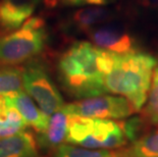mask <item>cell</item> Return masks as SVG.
I'll return each instance as SVG.
<instances>
[{
	"label": "cell",
	"mask_w": 158,
	"mask_h": 157,
	"mask_svg": "<svg viewBox=\"0 0 158 157\" xmlns=\"http://www.w3.org/2000/svg\"><path fill=\"white\" fill-rule=\"evenodd\" d=\"M144 114L150 122L158 126V64L153 72L152 84L148 96L147 105L144 109Z\"/></svg>",
	"instance_id": "e0dca14e"
},
{
	"label": "cell",
	"mask_w": 158,
	"mask_h": 157,
	"mask_svg": "<svg viewBox=\"0 0 158 157\" xmlns=\"http://www.w3.org/2000/svg\"><path fill=\"white\" fill-rule=\"evenodd\" d=\"M111 51L90 42H76L60 56L58 73L62 86L76 98L86 99L106 94L105 75Z\"/></svg>",
	"instance_id": "6da1fadb"
},
{
	"label": "cell",
	"mask_w": 158,
	"mask_h": 157,
	"mask_svg": "<svg viewBox=\"0 0 158 157\" xmlns=\"http://www.w3.org/2000/svg\"><path fill=\"white\" fill-rule=\"evenodd\" d=\"M124 133L129 141L133 142L139 138V134L141 131V126H142V121L140 118H133L130 121L122 122Z\"/></svg>",
	"instance_id": "ac0fdd59"
},
{
	"label": "cell",
	"mask_w": 158,
	"mask_h": 157,
	"mask_svg": "<svg viewBox=\"0 0 158 157\" xmlns=\"http://www.w3.org/2000/svg\"><path fill=\"white\" fill-rule=\"evenodd\" d=\"M51 157H117L115 152L108 150L83 148L73 144H61L55 149Z\"/></svg>",
	"instance_id": "9a60e30c"
},
{
	"label": "cell",
	"mask_w": 158,
	"mask_h": 157,
	"mask_svg": "<svg viewBox=\"0 0 158 157\" xmlns=\"http://www.w3.org/2000/svg\"><path fill=\"white\" fill-rule=\"evenodd\" d=\"M157 64V59L146 52H111L109 68L105 75L107 92L126 97L135 111H140L147 101Z\"/></svg>",
	"instance_id": "7a4b0ae2"
},
{
	"label": "cell",
	"mask_w": 158,
	"mask_h": 157,
	"mask_svg": "<svg viewBox=\"0 0 158 157\" xmlns=\"http://www.w3.org/2000/svg\"><path fill=\"white\" fill-rule=\"evenodd\" d=\"M62 4L69 6H83V5H106L111 0H60Z\"/></svg>",
	"instance_id": "d6986e66"
},
{
	"label": "cell",
	"mask_w": 158,
	"mask_h": 157,
	"mask_svg": "<svg viewBox=\"0 0 158 157\" xmlns=\"http://www.w3.org/2000/svg\"><path fill=\"white\" fill-rule=\"evenodd\" d=\"M23 82L27 94L47 115H52L65 105L57 87L40 63L33 61L23 68Z\"/></svg>",
	"instance_id": "5b68a950"
},
{
	"label": "cell",
	"mask_w": 158,
	"mask_h": 157,
	"mask_svg": "<svg viewBox=\"0 0 158 157\" xmlns=\"http://www.w3.org/2000/svg\"><path fill=\"white\" fill-rule=\"evenodd\" d=\"M0 157H39L37 140L26 131L0 138Z\"/></svg>",
	"instance_id": "8fae6325"
},
{
	"label": "cell",
	"mask_w": 158,
	"mask_h": 157,
	"mask_svg": "<svg viewBox=\"0 0 158 157\" xmlns=\"http://www.w3.org/2000/svg\"><path fill=\"white\" fill-rule=\"evenodd\" d=\"M28 126L25 119L12 106H7V114L5 118L0 119V138L15 136L25 131L26 126Z\"/></svg>",
	"instance_id": "2e32d148"
},
{
	"label": "cell",
	"mask_w": 158,
	"mask_h": 157,
	"mask_svg": "<svg viewBox=\"0 0 158 157\" xmlns=\"http://www.w3.org/2000/svg\"><path fill=\"white\" fill-rule=\"evenodd\" d=\"M23 91V68L12 65L0 68V94L9 95Z\"/></svg>",
	"instance_id": "5bb4252c"
},
{
	"label": "cell",
	"mask_w": 158,
	"mask_h": 157,
	"mask_svg": "<svg viewBox=\"0 0 158 157\" xmlns=\"http://www.w3.org/2000/svg\"><path fill=\"white\" fill-rule=\"evenodd\" d=\"M149 2L151 3V4L158 5V0H149Z\"/></svg>",
	"instance_id": "44dd1931"
},
{
	"label": "cell",
	"mask_w": 158,
	"mask_h": 157,
	"mask_svg": "<svg viewBox=\"0 0 158 157\" xmlns=\"http://www.w3.org/2000/svg\"><path fill=\"white\" fill-rule=\"evenodd\" d=\"M122 122L70 115L65 142L89 149H115L127 144Z\"/></svg>",
	"instance_id": "3957f363"
},
{
	"label": "cell",
	"mask_w": 158,
	"mask_h": 157,
	"mask_svg": "<svg viewBox=\"0 0 158 157\" xmlns=\"http://www.w3.org/2000/svg\"><path fill=\"white\" fill-rule=\"evenodd\" d=\"M115 154L117 157H158V130L144 134Z\"/></svg>",
	"instance_id": "7c38bea8"
},
{
	"label": "cell",
	"mask_w": 158,
	"mask_h": 157,
	"mask_svg": "<svg viewBox=\"0 0 158 157\" xmlns=\"http://www.w3.org/2000/svg\"><path fill=\"white\" fill-rule=\"evenodd\" d=\"M97 47L118 54L135 51L134 40L126 31L113 26H101L87 32Z\"/></svg>",
	"instance_id": "52a82bcc"
},
{
	"label": "cell",
	"mask_w": 158,
	"mask_h": 157,
	"mask_svg": "<svg viewBox=\"0 0 158 157\" xmlns=\"http://www.w3.org/2000/svg\"><path fill=\"white\" fill-rule=\"evenodd\" d=\"M45 23L41 18H31L19 30L0 37V64L15 65L42 51L46 42Z\"/></svg>",
	"instance_id": "277c9868"
},
{
	"label": "cell",
	"mask_w": 158,
	"mask_h": 157,
	"mask_svg": "<svg viewBox=\"0 0 158 157\" xmlns=\"http://www.w3.org/2000/svg\"><path fill=\"white\" fill-rule=\"evenodd\" d=\"M7 106H12L19 110L27 125L32 126L39 134L45 132L48 128L49 115L43 112L35 104L33 99L23 91L5 95Z\"/></svg>",
	"instance_id": "9c48e42d"
},
{
	"label": "cell",
	"mask_w": 158,
	"mask_h": 157,
	"mask_svg": "<svg viewBox=\"0 0 158 157\" xmlns=\"http://www.w3.org/2000/svg\"><path fill=\"white\" fill-rule=\"evenodd\" d=\"M69 121L70 114L63 108L53 113L49 118L48 128L45 132L40 134L37 140L40 147L46 149H56L58 146L63 144L66 140Z\"/></svg>",
	"instance_id": "30bf717a"
},
{
	"label": "cell",
	"mask_w": 158,
	"mask_h": 157,
	"mask_svg": "<svg viewBox=\"0 0 158 157\" xmlns=\"http://www.w3.org/2000/svg\"><path fill=\"white\" fill-rule=\"evenodd\" d=\"M70 115L91 118L123 119L135 111L126 97L100 95L65 104L62 107Z\"/></svg>",
	"instance_id": "8992f818"
},
{
	"label": "cell",
	"mask_w": 158,
	"mask_h": 157,
	"mask_svg": "<svg viewBox=\"0 0 158 157\" xmlns=\"http://www.w3.org/2000/svg\"><path fill=\"white\" fill-rule=\"evenodd\" d=\"M112 18V12L109 9L100 6L79 9L73 15L75 25L85 33L93 29L95 26L110 21Z\"/></svg>",
	"instance_id": "4fadbf2b"
},
{
	"label": "cell",
	"mask_w": 158,
	"mask_h": 157,
	"mask_svg": "<svg viewBox=\"0 0 158 157\" xmlns=\"http://www.w3.org/2000/svg\"><path fill=\"white\" fill-rule=\"evenodd\" d=\"M7 114V104H6L5 95L0 94V119L5 118Z\"/></svg>",
	"instance_id": "ffe728a7"
},
{
	"label": "cell",
	"mask_w": 158,
	"mask_h": 157,
	"mask_svg": "<svg viewBox=\"0 0 158 157\" xmlns=\"http://www.w3.org/2000/svg\"><path fill=\"white\" fill-rule=\"evenodd\" d=\"M39 0H1L0 28L4 31H15L31 19Z\"/></svg>",
	"instance_id": "ba28073f"
}]
</instances>
